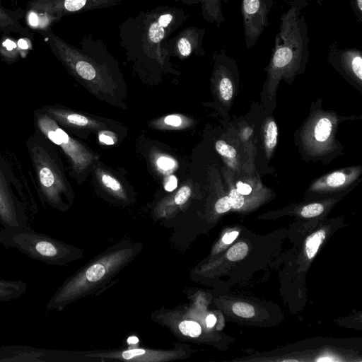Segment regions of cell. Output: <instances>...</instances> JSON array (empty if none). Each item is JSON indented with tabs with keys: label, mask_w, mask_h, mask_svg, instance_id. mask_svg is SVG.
I'll return each instance as SVG.
<instances>
[{
	"label": "cell",
	"mask_w": 362,
	"mask_h": 362,
	"mask_svg": "<svg viewBox=\"0 0 362 362\" xmlns=\"http://www.w3.org/2000/svg\"><path fill=\"white\" fill-rule=\"evenodd\" d=\"M163 122L170 127H179L182 123V119L179 115H171L166 116L163 119Z\"/></svg>",
	"instance_id": "obj_35"
},
{
	"label": "cell",
	"mask_w": 362,
	"mask_h": 362,
	"mask_svg": "<svg viewBox=\"0 0 362 362\" xmlns=\"http://www.w3.org/2000/svg\"><path fill=\"white\" fill-rule=\"evenodd\" d=\"M191 195V189L188 186L182 187L176 193L174 202L176 204L181 205L187 202Z\"/></svg>",
	"instance_id": "obj_30"
},
{
	"label": "cell",
	"mask_w": 362,
	"mask_h": 362,
	"mask_svg": "<svg viewBox=\"0 0 362 362\" xmlns=\"http://www.w3.org/2000/svg\"><path fill=\"white\" fill-rule=\"evenodd\" d=\"M0 244L33 259L53 266L64 265L78 255L76 248L35 231L29 224L18 228H0Z\"/></svg>",
	"instance_id": "obj_6"
},
{
	"label": "cell",
	"mask_w": 362,
	"mask_h": 362,
	"mask_svg": "<svg viewBox=\"0 0 362 362\" xmlns=\"http://www.w3.org/2000/svg\"><path fill=\"white\" fill-rule=\"evenodd\" d=\"M228 197H230L233 209H239L243 206L245 203L244 195L240 194L236 188L230 189Z\"/></svg>",
	"instance_id": "obj_29"
},
{
	"label": "cell",
	"mask_w": 362,
	"mask_h": 362,
	"mask_svg": "<svg viewBox=\"0 0 362 362\" xmlns=\"http://www.w3.org/2000/svg\"><path fill=\"white\" fill-rule=\"evenodd\" d=\"M24 16L29 28L40 32L42 34L51 29L56 23L62 18V16L57 14L37 11L30 8L25 10Z\"/></svg>",
	"instance_id": "obj_15"
},
{
	"label": "cell",
	"mask_w": 362,
	"mask_h": 362,
	"mask_svg": "<svg viewBox=\"0 0 362 362\" xmlns=\"http://www.w3.org/2000/svg\"><path fill=\"white\" fill-rule=\"evenodd\" d=\"M274 0H241L240 12L243 18L245 47H252L263 31L269 26L268 15Z\"/></svg>",
	"instance_id": "obj_9"
},
{
	"label": "cell",
	"mask_w": 362,
	"mask_h": 362,
	"mask_svg": "<svg viewBox=\"0 0 362 362\" xmlns=\"http://www.w3.org/2000/svg\"><path fill=\"white\" fill-rule=\"evenodd\" d=\"M157 165L163 170H168L174 167L175 163L168 157L161 156L157 160Z\"/></svg>",
	"instance_id": "obj_34"
},
{
	"label": "cell",
	"mask_w": 362,
	"mask_h": 362,
	"mask_svg": "<svg viewBox=\"0 0 362 362\" xmlns=\"http://www.w3.org/2000/svg\"><path fill=\"white\" fill-rule=\"evenodd\" d=\"M178 328L182 334L190 337H197L202 333L201 326L196 322L192 320H183Z\"/></svg>",
	"instance_id": "obj_24"
},
{
	"label": "cell",
	"mask_w": 362,
	"mask_h": 362,
	"mask_svg": "<svg viewBox=\"0 0 362 362\" xmlns=\"http://www.w3.org/2000/svg\"><path fill=\"white\" fill-rule=\"evenodd\" d=\"M24 13L25 11L22 9L10 10L0 4V32L8 35L17 34L33 41V33L21 24Z\"/></svg>",
	"instance_id": "obj_14"
},
{
	"label": "cell",
	"mask_w": 362,
	"mask_h": 362,
	"mask_svg": "<svg viewBox=\"0 0 362 362\" xmlns=\"http://www.w3.org/2000/svg\"><path fill=\"white\" fill-rule=\"evenodd\" d=\"M125 0H30L26 8L66 15L116 6Z\"/></svg>",
	"instance_id": "obj_10"
},
{
	"label": "cell",
	"mask_w": 362,
	"mask_h": 362,
	"mask_svg": "<svg viewBox=\"0 0 362 362\" xmlns=\"http://www.w3.org/2000/svg\"><path fill=\"white\" fill-rule=\"evenodd\" d=\"M332 128L331 121L328 118H320L316 123L314 129L315 140L318 142L327 141L331 134Z\"/></svg>",
	"instance_id": "obj_21"
},
{
	"label": "cell",
	"mask_w": 362,
	"mask_h": 362,
	"mask_svg": "<svg viewBox=\"0 0 362 362\" xmlns=\"http://www.w3.org/2000/svg\"><path fill=\"white\" fill-rule=\"evenodd\" d=\"M25 146L42 202L56 210H66L71 203L73 193L57 146L36 131L26 139Z\"/></svg>",
	"instance_id": "obj_3"
},
{
	"label": "cell",
	"mask_w": 362,
	"mask_h": 362,
	"mask_svg": "<svg viewBox=\"0 0 362 362\" xmlns=\"http://www.w3.org/2000/svg\"><path fill=\"white\" fill-rule=\"evenodd\" d=\"M27 287V283L23 281L0 279V303L21 297L25 293Z\"/></svg>",
	"instance_id": "obj_17"
},
{
	"label": "cell",
	"mask_w": 362,
	"mask_h": 362,
	"mask_svg": "<svg viewBox=\"0 0 362 362\" xmlns=\"http://www.w3.org/2000/svg\"><path fill=\"white\" fill-rule=\"evenodd\" d=\"M215 147L217 152L224 157L233 158L237 156L235 148L223 140L217 141L215 144Z\"/></svg>",
	"instance_id": "obj_26"
},
{
	"label": "cell",
	"mask_w": 362,
	"mask_h": 362,
	"mask_svg": "<svg viewBox=\"0 0 362 362\" xmlns=\"http://www.w3.org/2000/svg\"><path fill=\"white\" fill-rule=\"evenodd\" d=\"M236 189L240 194L243 195H248L252 192L251 186L241 181H238L236 183Z\"/></svg>",
	"instance_id": "obj_36"
},
{
	"label": "cell",
	"mask_w": 362,
	"mask_h": 362,
	"mask_svg": "<svg viewBox=\"0 0 362 362\" xmlns=\"http://www.w3.org/2000/svg\"><path fill=\"white\" fill-rule=\"evenodd\" d=\"M177 187V179L174 175L168 177L165 184V189L168 192L174 190Z\"/></svg>",
	"instance_id": "obj_37"
},
{
	"label": "cell",
	"mask_w": 362,
	"mask_h": 362,
	"mask_svg": "<svg viewBox=\"0 0 362 362\" xmlns=\"http://www.w3.org/2000/svg\"><path fill=\"white\" fill-rule=\"evenodd\" d=\"M40 107L66 132L83 129H100L105 126L100 122L59 104H45Z\"/></svg>",
	"instance_id": "obj_12"
},
{
	"label": "cell",
	"mask_w": 362,
	"mask_h": 362,
	"mask_svg": "<svg viewBox=\"0 0 362 362\" xmlns=\"http://www.w3.org/2000/svg\"><path fill=\"white\" fill-rule=\"evenodd\" d=\"M305 0H293L281 16L271 56L272 73H290L300 69L309 54L310 39L305 18L302 13Z\"/></svg>",
	"instance_id": "obj_4"
},
{
	"label": "cell",
	"mask_w": 362,
	"mask_h": 362,
	"mask_svg": "<svg viewBox=\"0 0 362 362\" xmlns=\"http://www.w3.org/2000/svg\"><path fill=\"white\" fill-rule=\"evenodd\" d=\"M324 210V206L319 203L306 205L301 210V216L305 218L315 217L320 215Z\"/></svg>",
	"instance_id": "obj_28"
},
{
	"label": "cell",
	"mask_w": 362,
	"mask_h": 362,
	"mask_svg": "<svg viewBox=\"0 0 362 362\" xmlns=\"http://www.w3.org/2000/svg\"><path fill=\"white\" fill-rule=\"evenodd\" d=\"M265 145L267 150L272 151L275 148L277 142L278 130L274 121L271 120L267 124L265 129Z\"/></svg>",
	"instance_id": "obj_22"
},
{
	"label": "cell",
	"mask_w": 362,
	"mask_h": 362,
	"mask_svg": "<svg viewBox=\"0 0 362 362\" xmlns=\"http://www.w3.org/2000/svg\"><path fill=\"white\" fill-rule=\"evenodd\" d=\"M133 249L115 250L79 269L57 288L45 308L62 311L71 303L88 294L90 290L114 276L133 258Z\"/></svg>",
	"instance_id": "obj_5"
},
{
	"label": "cell",
	"mask_w": 362,
	"mask_h": 362,
	"mask_svg": "<svg viewBox=\"0 0 362 362\" xmlns=\"http://www.w3.org/2000/svg\"><path fill=\"white\" fill-rule=\"evenodd\" d=\"M205 34L204 28L186 27L174 37H169L165 42L164 49L170 57L174 55L181 59L192 54L202 55L204 54L203 41Z\"/></svg>",
	"instance_id": "obj_11"
},
{
	"label": "cell",
	"mask_w": 362,
	"mask_h": 362,
	"mask_svg": "<svg viewBox=\"0 0 362 362\" xmlns=\"http://www.w3.org/2000/svg\"><path fill=\"white\" fill-rule=\"evenodd\" d=\"M25 194L9 162L0 153V223L12 229L28 223Z\"/></svg>",
	"instance_id": "obj_8"
},
{
	"label": "cell",
	"mask_w": 362,
	"mask_h": 362,
	"mask_svg": "<svg viewBox=\"0 0 362 362\" xmlns=\"http://www.w3.org/2000/svg\"><path fill=\"white\" fill-rule=\"evenodd\" d=\"M325 238L324 230H319L311 234L305 241V252L309 259L313 258L317 253L320 245Z\"/></svg>",
	"instance_id": "obj_20"
},
{
	"label": "cell",
	"mask_w": 362,
	"mask_h": 362,
	"mask_svg": "<svg viewBox=\"0 0 362 362\" xmlns=\"http://www.w3.org/2000/svg\"><path fill=\"white\" fill-rule=\"evenodd\" d=\"M96 176L101 185L111 193L122 199L125 197L122 185L116 178L100 168L96 170Z\"/></svg>",
	"instance_id": "obj_19"
},
{
	"label": "cell",
	"mask_w": 362,
	"mask_h": 362,
	"mask_svg": "<svg viewBox=\"0 0 362 362\" xmlns=\"http://www.w3.org/2000/svg\"><path fill=\"white\" fill-rule=\"evenodd\" d=\"M188 18L183 9L176 6H158L142 11L120 23L119 45L128 57L163 67L170 57L165 42Z\"/></svg>",
	"instance_id": "obj_1"
},
{
	"label": "cell",
	"mask_w": 362,
	"mask_h": 362,
	"mask_svg": "<svg viewBox=\"0 0 362 362\" xmlns=\"http://www.w3.org/2000/svg\"><path fill=\"white\" fill-rule=\"evenodd\" d=\"M20 53L18 41L11 35L4 34L0 39V58L11 64L18 60Z\"/></svg>",
	"instance_id": "obj_18"
},
{
	"label": "cell",
	"mask_w": 362,
	"mask_h": 362,
	"mask_svg": "<svg viewBox=\"0 0 362 362\" xmlns=\"http://www.w3.org/2000/svg\"><path fill=\"white\" fill-rule=\"evenodd\" d=\"M284 361H297L296 360H285Z\"/></svg>",
	"instance_id": "obj_43"
},
{
	"label": "cell",
	"mask_w": 362,
	"mask_h": 362,
	"mask_svg": "<svg viewBox=\"0 0 362 362\" xmlns=\"http://www.w3.org/2000/svg\"><path fill=\"white\" fill-rule=\"evenodd\" d=\"M99 141L107 145H112L115 143V136L112 132L103 131L100 132L98 135Z\"/></svg>",
	"instance_id": "obj_33"
},
{
	"label": "cell",
	"mask_w": 362,
	"mask_h": 362,
	"mask_svg": "<svg viewBox=\"0 0 362 362\" xmlns=\"http://www.w3.org/2000/svg\"><path fill=\"white\" fill-rule=\"evenodd\" d=\"M132 341V342H130V343L134 344V343H137L139 340H138V338H136L135 337H129L128 339V341Z\"/></svg>",
	"instance_id": "obj_41"
},
{
	"label": "cell",
	"mask_w": 362,
	"mask_h": 362,
	"mask_svg": "<svg viewBox=\"0 0 362 362\" xmlns=\"http://www.w3.org/2000/svg\"><path fill=\"white\" fill-rule=\"evenodd\" d=\"M233 312L238 316L244 318H250L255 314V308L250 304L237 302L232 306Z\"/></svg>",
	"instance_id": "obj_25"
},
{
	"label": "cell",
	"mask_w": 362,
	"mask_h": 362,
	"mask_svg": "<svg viewBox=\"0 0 362 362\" xmlns=\"http://www.w3.org/2000/svg\"><path fill=\"white\" fill-rule=\"evenodd\" d=\"M238 234L239 232L238 231H232L230 233H227L223 236L222 241L225 244H230L237 238Z\"/></svg>",
	"instance_id": "obj_38"
},
{
	"label": "cell",
	"mask_w": 362,
	"mask_h": 362,
	"mask_svg": "<svg viewBox=\"0 0 362 362\" xmlns=\"http://www.w3.org/2000/svg\"><path fill=\"white\" fill-rule=\"evenodd\" d=\"M329 57L332 62H337L338 66L344 71L352 74L358 81L362 80V54L358 49H341L335 45L329 47Z\"/></svg>",
	"instance_id": "obj_13"
},
{
	"label": "cell",
	"mask_w": 362,
	"mask_h": 362,
	"mask_svg": "<svg viewBox=\"0 0 362 362\" xmlns=\"http://www.w3.org/2000/svg\"><path fill=\"white\" fill-rule=\"evenodd\" d=\"M249 248L246 243L240 242L232 246L227 252V258L233 262L243 259L248 252Z\"/></svg>",
	"instance_id": "obj_23"
},
{
	"label": "cell",
	"mask_w": 362,
	"mask_h": 362,
	"mask_svg": "<svg viewBox=\"0 0 362 362\" xmlns=\"http://www.w3.org/2000/svg\"><path fill=\"white\" fill-rule=\"evenodd\" d=\"M201 5V15L208 23L214 24L219 28L225 22L223 14V4L228 0H198Z\"/></svg>",
	"instance_id": "obj_16"
},
{
	"label": "cell",
	"mask_w": 362,
	"mask_h": 362,
	"mask_svg": "<svg viewBox=\"0 0 362 362\" xmlns=\"http://www.w3.org/2000/svg\"><path fill=\"white\" fill-rule=\"evenodd\" d=\"M350 5L356 21L362 23V0H351Z\"/></svg>",
	"instance_id": "obj_32"
},
{
	"label": "cell",
	"mask_w": 362,
	"mask_h": 362,
	"mask_svg": "<svg viewBox=\"0 0 362 362\" xmlns=\"http://www.w3.org/2000/svg\"><path fill=\"white\" fill-rule=\"evenodd\" d=\"M347 180L346 175L341 172H334L326 178V185L330 187H338L343 185Z\"/></svg>",
	"instance_id": "obj_27"
},
{
	"label": "cell",
	"mask_w": 362,
	"mask_h": 362,
	"mask_svg": "<svg viewBox=\"0 0 362 362\" xmlns=\"http://www.w3.org/2000/svg\"><path fill=\"white\" fill-rule=\"evenodd\" d=\"M317 1L318 4L322 6V2H323L324 0H317Z\"/></svg>",
	"instance_id": "obj_42"
},
{
	"label": "cell",
	"mask_w": 362,
	"mask_h": 362,
	"mask_svg": "<svg viewBox=\"0 0 362 362\" xmlns=\"http://www.w3.org/2000/svg\"><path fill=\"white\" fill-rule=\"evenodd\" d=\"M42 35L54 57L78 82L94 93H113L117 84L109 66L113 57L102 40L86 35L79 49L59 37L52 29Z\"/></svg>",
	"instance_id": "obj_2"
},
{
	"label": "cell",
	"mask_w": 362,
	"mask_h": 362,
	"mask_svg": "<svg viewBox=\"0 0 362 362\" xmlns=\"http://www.w3.org/2000/svg\"><path fill=\"white\" fill-rule=\"evenodd\" d=\"M174 1H180L182 4L188 6H191L194 5V4H199V1L198 0H174Z\"/></svg>",
	"instance_id": "obj_40"
},
{
	"label": "cell",
	"mask_w": 362,
	"mask_h": 362,
	"mask_svg": "<svg viewBox=\"0 0 362 362\" xmlns=\"http://www.w3.org/2000/svg\"><path fill=\"white\" fill-rule=\"evenodd\" d=\"M232 208L231 202L228 196L219 199L215 204V209L219 214L225 213Z\"/></svg>",
	"instance_id": "obj_31"
},
{
	"label": "cell",
	"mask_w": 362,
	"mask_h": 362,
	"mask_svg": "<svg viewBox=\"0 0 362 362\" xmlns=\"http://www.w3.org/2000/svg\"><path fill=\"white\" fill-rule=\"evenodd\" d=\"M33 122L34 131L44 135L64 153L71 175L78 180L94 162L95 156L40 107L34 110Z\"/></svg>",
	"instance_id": "obj_7"
},
{
	"label": "cell",
	"mask_w": 362,
	"mask_h": 362,
	"mask_svg": "<svg viewBox=\"0 0 362 362\" xmlns=\"http://www.w3.org/2000/svg\"><path fill=\"white\" fill-rule=\"evenodd\" d=\"M216 322V318L214 315H209L206 318V323L208 327H212Z\"/></svg>",
	"instance_id": "obj_39"
},
{
	"label": "cell",
	"mask_w": 362,
	"mask_h": 362,
	"mask_svg": "<svg viewBox=\"0 0 362 362\" xmlns=\"http://www.w3.org/2000/svg\"><path fill=\"white\" fill-rule=\"evenodd\" d=\"M0 4L1 5V0H0Z\"/></svg>",
	"instance_id": "obj_44"
}]
</instances>
